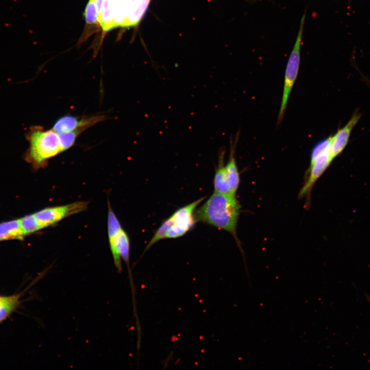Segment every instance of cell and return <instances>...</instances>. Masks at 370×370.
<instances>
[{
  "instance_id": "cell-6",
  "label": "cell",
  "mask_w": 370,
  "mask_h": 370,
  "mask_svg": "<svg viewBox=\"0 0 370 370\" xmlns=\"http://www.w3.org/2000/svg\"><path fill=\"white\" fill-rule=\"evenodd\" d=\"M88 203L77 201L62 206L48 207L33 214L44 228L52 226L63 219L86 209Z\"/></svg>"
},
{
  "instance_id": "cell-21",
  "label": "cell",
  "mask_w": 370,
  "mask_h": 370,
  "mask_svg": "<svg viewBox=\"0 0 370 370\" xmlns=\"http://www.w3.org/2000/svg\"><path fill=\"white\" fill-rule=\"evenodd\" d=\"M104 1V0H96L98 12V17L100 15L102 9V4Z\"/></svg>"
},
{
  "instance_id": "cell-8",
  "label": "cell",
  "mask_w": 370,
  "mask_h": 370,
  "mask_svg": "<svg viewBox=\"0 0 370 370\" xmlns=\"http://www.w3.org/2000/svg\"><path fill=\"white\" fill-rule=\"evenodd\" d=\"M333 159L329 147L313 161H310L308 170V178L300 191V197L308 196L316 181L324 173Z\"/></svg>"
},
{
  "instance_id": "cell-17",
  "label": "cell",
  "mask_w": 370,
  "mask_h": 370,
  "mask_svg": "<svg viewBox=\"0 0 370 370\" xmlns=\"http://www.w3.org/2000/svg\"><path fill=\"white\" fill-rule=\"evenodd\" d=\"M85 130L84 128H79L70 132L58 133L61 152L72 146L79 135Z\"/></svg>"
},
{
  "instance_id": "cell-3",
  "label": "cell",
  "mask_w": 370,
  "mask_h": 370,
  "mask_svg": "<svg viewBox=\"0 0 370 370\" xmlns=\"http://www.w3.org/2000/svg\"><path fill=\"white\" fill-rule=\"evenodd\" d=\"M107 230L113 261L117 269L121 272L122 259L129 268L130 240L109 205H108Z\"/></svg>"
},
{
  "instance_id": "cell-20",
  "label": "cell",
  "mask_w": 370,
  "mask_h": 370,
  "mask_svg": "<svg viewBox=\"0 0 370 370\" xmlns=\"http://www.w3.org/2000/svg\"><path fill=\"white\" fill-rule=\"evenodd\" d=\"M123 0H109V3L112 7L116 11L121 5Z\"/></svg>"
},
{
  "instance_id": "cell-1",
  "label": "cell",
  "mask_w": 370,
  "mask_h": 370,
  "mask_svg": "<svg viewBox=\"0 0 370 370\" xmlns=\"http://www.w3.org/2000/svg\"><path fill=\"white\" fill-rule=\"evenodd\" d=\"M240 205L235 195L214 192L196 211V221L224 230L237 240L236 228Z\"/></svg>"
},
{
  "instance_id": "cell-12",
  "label": "cell",
  "mask_w": 370,
  "mask_h": 370,
  "mask_svg": "<svg viewBox=\"0 0 370 370\" xmlns=\"http://www.w3.org/2000/svg\"><path fill=\"white\" fill-rule=\"evenodd\" d=\"M23 232L19 219L0 223V241L8 239H23Z\"/></svg>"
},
{
  "instance_id": "cell-9",
  "label": "cell",
  "mask_w": 370,
  "mask_h": 370,
  "mask_svg": "<svg viewBox=\"0 0 370 370\" xmlns=\"http://www.w3.org/2000/svg\"><path fill=\"white\" fill-rule=\"evenodd\" d=\"M360 117L361 114L358 111L355 112L347 123L331 136L330 151L333 159L339 155L346 146L351 131Z\"/></svg>"
},
{
  "instance_id": "cell-2",
  "label": "cell",
  "mask_w": 370,
  "mask_h": 370,
  "mask_svg": "<svg viewBox=\"0 0 370 370\" xmlns=\"http://www.w3.org/2000/svg\"><path fill=\"white\" fill-rule=\"evenodd\" d=\"M27 137L29 146L26 158L36 168L45 166L49 159L61 153L58 134L52 129L33 126Z\"/></svg>"
},
{
  "instance_id": "cell-15",
  "label": "cell",
  "mask_w": 370,
  "mask_h": 370,
  "mask_svg": "<svg viewBox=\"0 0 370 370\" xmlns=\"http://www.w3.org/2000/svg\"><path fill=\"white\" fill-rule=\"evenodd\" d=\"M21 294L5 297L0 304V322L8 317L17 307L19 304Z\"/></svg>"
},
{
  "instance_id": "cell-16",
  "label": "cell",
  "mask_w": 370,
  "mask_h": 370,
  "mask_svg": "<svg viewBox=\"0 0 370 370\" xmlns=\"http://www.w3.org/2000/svg\"><path fill=\"white\" fill-rule=\"evenodd\" d=\"M18 219L21 229L25 235L34 233L44 228L33 214Z\"/></svg>"
},
{
  "instance_id": "cell-19",
  "label": "cell",
  "mask_w": 370,
  "mask_h": 370,
  "mask_svg": "<svg viewBox=\"0 0 370 370\" xmlns=\"http://www.w3.org/2000/svg\"><path fill=\"white\" fill-rule=\"evenodd\" d=\"M84 15L88 24H96L98 21V12L96 0H89L86 6Z\"/></svg>"
},
{
  "instance_id": "cell-11",
  "label": "cell",
  "mask_w": 370,
  "mask_h": 370,
  "mask_svg": "<svg viewBox=\"0 0 370 370\" xmlns=\"http://www.w3.org/2000/svg\"><path fill=\"white\" fill-rule=\"evenodd\" d=\"M224 157L225 151L222 150L219 154L218 164L214 178V192L232 194L225 165Z\"/></svg>"
},
{
  "instance_id": "cell-22",
  "label": "cell",
  "mask_w": 370,
  "mask_h": 370,
  "mask_svg": "<svg viewBox=\"0 0 370 370\" xmlns=\"http://www.w3.org/2000/svg\"><path fill=\"white\" fill-rule=\"evenodd\" d=\"M4 297H5L0 296V304H1L2 303V302L3 301L4 299Z\"/></svg>"
},
{
  "instance_id": "cell-14",
  "label": "cell",
  "mask_w": 370,
  "mask_h": 370,
  "mask_svg": "<svg viewBox=\"0 0 370 370\" xmlns=\"http://www.w3.org/2000/svg\"><path fill=\"white\" fill-rule=\"evenodd\" d=\"M103 9L98 21L104 31L115 28V17L116 11L110 4L109 0H104Z\"/></svg>"
},
{
  "instance_id": "cell-18",
  "label": "cell",
  "mask_w": 370,
  "mask_h": 370,
  "mask_svg": "<svg viewBox=\"0 0 370 370\" xmlns=\"http://www.w3.org/2000/svg\"><path fill=\"white\" fill-rule=\"evenodd\" d=\"M173 224L171 216L166 219L157 230L156 232L152 237L147 245L146 247L145 251L149 249L152 245L159 240L165 238L166 233L171 228Z\"/></svg>"
},
{
  "instance_id": "cell-5",
  "label": "cell",
  "mask_w": 370,
  "mask_h": 370,
  "mask_svg": "<svg viewBox=\"0 0 370 370\" xmlns=\"http://www.w3.org/2000/svg\"><path fill=\"white\" fill-rule=\"evenodd\" d=\"M201 197L176 211L171 216L173 224L169 229L165 238H176L181 237L191 229L196 221L194 212L196 207L205 199Z\"/></svg>"
},
{
  "instance_id": "cell-7",
  "label": "cell",
  "mask_w": 370,
  "mask_h": 370,
  "mask_svg": "<svg viewBox=\"0 0 370 370\" xmlns=\"http://www.w3.org/2000/svg\"><path fill=\"white\" fill-rule=\"evenodd\" d=\"M106 119L104 115L78 117L70 115L61 116L54 123L52 129L57 133H65L79 128L85 130Z\"/></svg>"
},
{
  "instance_id": "cell-13",
  "label": "cell",
  "mask_w": 370,
  "mask_h": 370,
  "mask_svg": "<svg viewBox=\"0 0 370 370\" xmlns=\"http://www.w3.org/2000/svg\"><path fill=\"white\" fill-rule=\"evenodd\" d=\"M150 0H137L128 12L122 27L137 25L144 15Z\"/></svg>"
},
{
  "instance_id": "cell-10",
  "label": "cell",
  "mask_w": 370,
  "mask_h": 370,
  "mask_svg": "<svg viewBox=\"0 0 370 370\" xmlns=\"http://www.w3.org/2000/svg\"><path fill=\"white\" fill-rule=\"evenodd\" d=\"M238 134L236 136L234 140L231 139L229 159L227 164L225 165L231 193L234 195H235L240 182L239 174L235 157V151L238 140Z\"/></svg>"
},
{
  "instance_id": "cell-4",
  "label": "cell",
  "mask_w": 370,
  "mask_h": 370,
  "mask_svg": "<svg viewBox=\"0 0 370 370\" xmlns=\"http://www.w3.org/2000/svg\"><path fill=\"white\" fill-rule=\"evenodd\" d=\"M305 14L306 13H304L301 18L297 39L286 65L282 101L278 118V124L281 123L283 120L291 91L298 76L300 62V49Z\"/></svg>"
}]
</instances>
